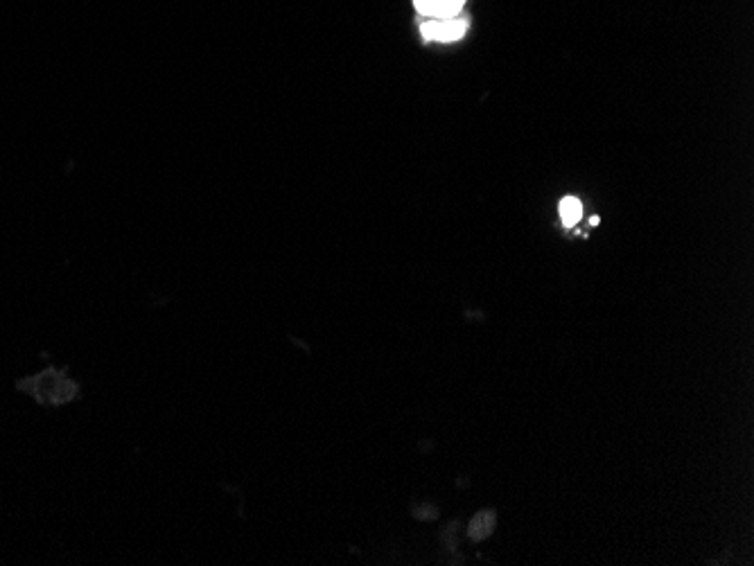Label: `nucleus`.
Instances as JSON below:
<instances>
[{"instance_id":"5","label":"nucleus","mask_w":754,"mask_h":566,"mask_svg":"<svg viewBox=\"0 0 754 566\" xmlns=\"http://www.w3.org/2000/svg\"><path fill=\"white\" fill-rule=\"evenodd\" d=\"M463 3H466V0H434V14H431V18L459 16Z\"/></svg>"},{"instance_id":"2","label":"nucleus","mask_w":754,"mask_h":566,"mask_svg":"<svg viewBox=\"0 0 754 566\" xmlns=\"http://www.w3.org/2000/svg\"><path fill=\"white\" fill-rule=\"evenodd\" d=\"M468 30V21L461 16L452 18H431L425 21L420 32H423L425 41H440V44H449V41H459Z\"/></svg>"},{"instance_id":"4","label":"nucleus","mask_w":754,"mask_h":566,"mask_svg":"<svg viewBox=\"0 0 754 566\" xmlns=\"http://www.w3.org/2000/svg\"><path fill=\"white\" fill-rule=\"evenodd\" d=\"M581 215H583V208H581V203H578V199H573V197L563 199V201H561V219H563V223H565L567 228L576 226Z\"/></svg>"},{"instance_id":"3","label":"nucleus","mask_w":754,"mask_h":566,"mask_svg":"<svg viewBox=\"0 0 754 566\" xmlns=\"http://www.w3.org/2000/svg\"><path fill=\"white\" fill-rule=\"evenodd\" d=\"M497 526V515L492 510H483L479 515L472 517V521L468 523V537L474 541H483L495 532Z\"/></svg>"},{"instance_id":"6","label":"nucleus","mask_w":754,"mask_h":566,"mask_svg":"<svg viewBox=\"0 0 754 566\" xmlns=\"http://www.w3.org/2000/svg\"><path fill=\"white\" fill-rule=\"evenodd\" d=\"M414 5L416 9H418V14L431 18V14H434V0H414Z\"/></svg>"},{"instance_id":"1","label":"nucleus","mask_w":754,"mask_h":566,"mask_svg":"<svg viewBox=\"0 0 754 566\" xmlns=\"http://www.w3.org/2000/svg\"><path fill=\"white\" fill-rule=\"evenodd\" d=\"M16 393L30 397L39 408L59 411L73 406L84 395L82 379L66 364H46L16 379Z\"/></svg>"}]
</instances>
